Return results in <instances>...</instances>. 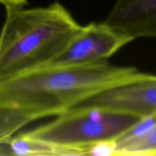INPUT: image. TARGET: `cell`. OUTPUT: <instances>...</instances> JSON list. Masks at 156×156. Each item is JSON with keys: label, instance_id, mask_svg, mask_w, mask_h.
<instances>
[{"label": "cell", "instance_id": "5b68a950", "mask_svg": "<svg viewBox=\"0 0 156 156\" xmlns=\"http://www.w3.org/2000/svg\"><path fill=\"white\" fill-rule=\"evenodd\" d=\"M84 103L117 110L141 119L148 117L156 114V76L142 73L137 79L108 88Z\"/></svg>", "mask_w": 156, "mask_h": 156}, {"label": "cell", "instance_id": "8992f818", "mask_svg": "<svg viewBox=\"0 0 156 156\" xmlns=\"http://www.w3.org/2000/svg\"><path fill=\"white\" fill-rule=\"evenodd\" d=\"M105 21L133 41L156 37V0H116Z\"/></svg>", "mask_w": 156, "mask_h": 156}, {"label": "cell", "instance_id": "8fae6325", "mask_svg": "<svg viewBox=\"0 0 156 156\" xmlns=\"http://www.w3.org/2000/svg\"><path fill=\"white\" fill-rule=\"evenodd\" d=\"M27 0H0V4L4 5L6 9L23 8L27 5Z\"/></svg>", "mask_w": 156, "mask_h": 156}, {"label": "cell", "instance_id": "277c9868", "mask_svg": "<svg viewBox=\"0 0 156 156\" xmlns=\"http://www.w3.org/2000/svg\"><path fill=\"white\" fill-rule=\"evenodd\" d=\"M132 41L131 37L106 21L92 22L82 26L64 51L47 66H74L108 61Z\"/></svg>", "mask_w": 156, "mask_h": 156}, {"label": "cell", "instance_id": "3957f363", "mask_svg": "<svg viewBox=\"0 0 156 156\" xmlns=\"http://www.w3.org/2000/svg\"><path fill=\"white\" fill-rule=\"evenodd\" d=\"M141 120L117 110L81 104L58 115L53 121L24 133L88 155L89 147L103 141H116Z\"/></svg>", "mask_w": 156, "mask_h": 156}, {"label": "cell", "instance_id": "52a82bcc", "mask_svg": "<svg viewBox=\"0 0 156 156\" xmlns=\"http://www.w3.org/2000/svg\"><path fill=\"white\" fill-rule=\"evenodd\" d=\"M6 146L8 155H80L74 149L61 147L54 144L32 138L24 133L12 136Z\"/></svg>", "mask_w": 156, "mask_h": 156}, {"label": "cell", "instance_id": "6da1fadb", "mask_svg": "<svg viewBox=\"0 0 156 156\" xmlns=\"http://www.w3.org/2000/svg\"><path fill=\"white\" fill-rule=\"evenodd\" d=\"M134 67L108 61L74 66H44L0 80V104L38 114L58 116L102 91L139 78Z\"/></svg>", "mask_w": 156, "mask_h": 156}, {"label": "cell", "instance_id": "30bf717a", "mask_svg": "<svg viewBox=\"0 0 156 156\" xmlns=\"http://www.w3.org/2000/svg\"><path fill=\"white\" fill-rule=\"evenodd\" d=\"M116 149V141L99 142L89 147L88 155H115Z\"/></svg>", "mask_w": 156, "mask_h": 156}, {"label": "cell", "instance_id": "7a4b0ae2", "mask_svg": "<svg viewBox=\"0 0 156 156\" xmlns=\"http://www.w3.org/2000/svg\"><path fill=\"white\" fill-rule=\"evenodd\" d=\"M6 9L0 32V80L47 66L82 27L58 2Z\"/></svg>", "mask_w": 156, "mask_h": 156}, {"label": "cell", "instance_id": "ba28073f", "mask_svg": "<svg viewBox=\"0 0 156 156\" xmlns=\"http://www.w3.org/2000/svg\"><path fill=\"white\" fill-rule=\"evenodd\" d=\"M41 119L38 114L13 105L0 104V146L28 123Z\"/></svg>", "mask_w": 156, "mask_h": 156}, {"label": "cell", "instance_id": "9c48e42d", "mask_svg": "<svg viewBox=\"0 0 156 156\" xmlns=\"http://www.w3.org/2000/svg\"><path fill=\"white\" fill-rule=\"evenodd\" d=\"M156 155V124L148 132L119 149L116 156Z\"/></svg>", "mask_w": 156, "mask_h": 156}]
</instances>
